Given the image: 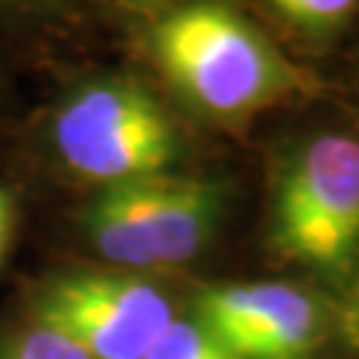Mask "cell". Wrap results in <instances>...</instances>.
<instances>
[{"mask_svg": "<svg viewBox=\"0 0 359 359\" xmlns=\"http://www.w3.org/2000/svg\"><path fill=\"white\" fill-rule=\"evenodd\" d=\"M149 51L194 109L218 120L256 115L309 86L285 53L243 13L218 0H187L149 29Z\"/></svg>", "mask_w": 359, "mask_h": 359, "instance_id": "obj_1", "label": "cell"}, {"mask_svg": "<svg viewBox=\"0 0 359 359\" xmlns=\"http://www.w3.org/2000/svg\"><path fill=\"white\" fill-rule=\"evenodd\" d=\"M59 160L99 187L163 176L181 157L179 128L149 88L102 77L75 88L51 123Z\"/></svg>", "mask_w": 359, "mask_h": 359, "instance_id": "obj_2", "label": "cell"}, {"mask_svg": "<svg viewBox=\"0 0 359 359\" xmlns=\"http://www.w3.org/2000/svg\"><path fill=\"white\" fill-rule=\"evenodd\" d=\"M274 245L285 258L344 277L359 258V142L322 133L285 165L271 210Z\"/></svg>", "mask_w": 359, "mask_h": 359, "instance_id": "obj_3", "label": "cell"}, {"mask_svg": "<svg viewBox=\"0 0 359 359\" xmlns=\"http://www.w3.org/2000/svg\"><path fill=\"white\" fill-rule=\"evenodd\" d=\"M173 320L165 293L128 274H67L35 306V322L72 338L90 359H144Z\"/></svg>", "mask_w": 359, "mask_h": 359, "instance_id": "obj_4", "label": "cell"}, {"mask_svg": "<svg viewBox=\"0 0 359 359\" xmlns=\"http://www.w3.org/2000/svg\"><path fill=\"white\" fill-rule=\"evenodd\" d=\"M197 314L237 359H304L320 338L314 298L283 283L210 287L200 295Z\"/></svg>", "mask_w": 359, "mask_h": 359, "instance_id": "obj_5", "label": "cell"}, {"mask_svg": "<svg viewBox=\"0 0 359 359\" xmlns=\"http://www.w3.org/2000/svg\"><path fill=\"white\" fill-rule=\"evenodd\" d=\"M226 192L221 181L187 176L144 179V208L154 264L173 266L200 256L224 216Z\"/></svg>", "mask_w": 359, "mask_h": 359, "instance_id": "obj_6", "label": "cell"}, {"mask_svg": "<svg viewBox=\"0 0 359 359\" xmlns=\"http://www.w3.org/2000/svg\"><path fill=\"white\" fill-rule=\"evenodd\" d=\"M83 229L96 253L117 266H154V248L144 208V179L99 187L83 210Z\"/></svg>", "mask_w": 359, "mask_h": 359, "instance_id": "obj_7", "label": "cell"}, {"mask_svg": "<svg viewBox=\"0 0 359 359\" xmlns=\"http://www.w3.org/2000/svg\"><path fill=\"white\" fill-rule=\"evenodd\" d=\"M144 359H237L200 322L173 320Z\"/></svg>", "mask_w": 359, "mask_h": 359, "instance_id": "obj_8", "label": "cell"}, {"mask_svg": "<svg viewBox=\"0 0 359 359\" xmlns=\"http://www.w3.org/2000/svg\"><path fill=\"white\" fill-rule=\"evenodd\" d=\"M285 19L304 32L327 35L346 25L359 8V0H269Z\"/></svg>", "mask_w": 359, "mask_h": 359, "instance_id": "obj_9", "label": "cell"}, {"mask_svg": "<svg viewBox=\"0 0 359 359\" xmlns=\"http://www.w3.org/2000/svg\"><path fill=\"white\" fill-rule=\"evenodd\" d=\"M0 359H90L72 338L35 322L0 351Z\"/></svg>", "mask_w": 359, "mask_h": 359, "instance_id": "obj_10", "label": "cell"}, {"mask_svg": "<svg viewBox=\"0 0 359 359\" xmlns=\"http://www.w3.org/2000/svg\"><path fill=\"white\" fill-rule=\"evenodd\" d=\"M13 226H16V203H13L11 192L0 189V264L11 248Z\"/></svg>", "mask_w": 359, "mask_h": 359, "instance_id": "obj_11", "label": "cell"}, {"mask_svg": "<svg viewBox=\"0 0 359 359\" xmlns=\"http://www.w3.org/2000/svg\"><path fill=\"white\" fill-rule=\"evenodd\" d=\"M126 3L133 8H163V6L173 8V6H179V0H126Z\"/></svg>", "mask_w": 359, "mask_h": 359, "instance_id": "obj_12", "label": "cell"}, {"mask_svg": "<svg viewBox=\"0 0 359 359\" xmlns=\"http://www.w3.org/2000/svg\"><path fill=\"white\" fill-rule=\"evenodd\" d=\"M354 330H357V335H359V298H354Z\"/></svg>", "mask_w": 359, "mask_h": 359, "instance_id": "obj_13", "label": "cell"}, {"mask_svg": "<svg viewBox=\"0 0 359 359\" xmlns=\"http://www.w3.org/2000/svg\"><path fill=\"white\" fill-rule=\"evenodd\" d=\"M354 298H359V285H357V295H354Z\"/></svg>", "mask_w": 359, "mask_h": 359, "instance_id": "obj_14", "label": "cell"}]
</instances>
